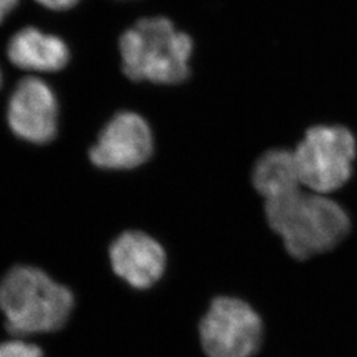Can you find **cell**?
<instances>
[{"instance_id": "1", "label": "cell", "mask_w": 357, "mask_h": 357, "mask_svg": "<svg viewBox=\"0 0 357 357\" xmlns=\"http://www.w3.org/2000/svg\"><path fill=\"white\" fill-rule=\"evenodd\" d=\"M265 217L286 252L298 261L335 249L351 230L342 205L326 195L302 190L265 202Z\"/></svg>"}, {"instance_id": "5", "label": "cell", "mask_w": 357, "mask_h": 357, "mask_svg": "<svg viewBox=\"0 0 357 357\" xmlns=\"http://www.w3.org/2000/svg\"><path fill=\"white\" fill-rule=\"evenodd\" d=\"M199 332L208 357H252L259 349L264 326L255 308L243 299L217 296Z\"/></svg>"}, {"instance_id": "12", "label": "cell", "mask_w": 357, "mask_h": 357, "mask_svg": "<svg viewBox=\"0 0 357 357\" xmlns=\"http://www.w3.org/2000/svg\"><path fill=\"white\" fill-rule=\"evenodd\" d=\"M36 1L45 8L54 10V11H64L75 7L79 0H36Z\"/></svg>"}, {"instance_id": "2", "label": "cell", "mask_w": 357, "mask_h": 357, "mask_svg": "<svg viewBox=\"0 0 357 357\" xmlns=\"http://www.w3.org/2000/svg\"><path fill=\"white\" fill-rule=\"evenodd\" d=\"M73 308L69 287L41 268L17 265L0 280V311L13 336L59 331Z\"/></svg>"}, {"instance_id": "7", "label": "cell", "mask_w": 357, "mask_h": 357, "mask_svg": "<svg viewBox=\"0 0 357 357\" xmlns=\"http://www.w3.org/2000/svg\"><path fill=\"white\" fill-rule=\"evenodd\" d=\"M59 101L38 77L23 78L8 100L7 123L13 135L32 144H47L59 131Z\"/></svg>"}, {"instance_id": "11", "label": "cell", "mask_w": 357, "mask_h": 357, "mask_svg": "<svg viewBox=\"0 0 357 357\" xmlns=\"http://www.w3.org/2000/svg\"><path fill=\"white\" fill-rule=\"evenodd\" d=\"M0 357H44V354L38 345L13 339L0 343Z\"/></svg>"}, {"instance_id": "10", "label": "cell", "mask_w": 357, "mask_h": 357, "mask_svg": "<svg viewBox=\"0 0 357 357\" xmlns=\"http://www.w3.org/2000/svg\"><path fill=\"white\" fill-rule=\"evenodd\" d=\"M252 184L265 202L302 190L293 151L273 149L262 153L253 167Z\"/></svg>"}, {"instance_id": "13", "label": "cell", "mask_w": 357, "mask_h": 357, "mask_svg": "<svg viewBox=\"0 0 357 357\" xmlns=\"http://www.w3.org/2000/svg\"><path fill=\"white\" fill-rule=\"evenodd\" d=\"M17 3L19 0H0V24L10 13H13Z\"/></svg>"}, {"instance_id": "14", "label": "cell", "mask_w": 357, "mask_h": 357, "mask_svg": "<svg viewBox=\"0 0 357 357\" xmlns=\"http://www.w3.org/2000/svg\"><path fill=\"white\" fill-rule=\"evenodd\" d=\"M1 81H3V76H1V70H0V86H1Z\"/></svg>"}, {"instance_id": "3", "label": "cell", "mask_w": 357, "mask_h": 357, "mask_svg": "<svg viewBox=\"0 0 357 357\" xmlns=\"http://www.w3.org/2000/svg\"><path fill=\"white\" fill-rule=\"evenodd\" d=\"M123 73L132 81L178 85L191 72L192 38L162 16L142 19L119 40Z\"/></svg>"}, {"instance_id": "8", "label": "cell", "mask_w": 357, "mask_h": 357, "mask_svg": "<svg viewBox=\"0 0 357 357\" xmlns=\"http://www.w3.org/2000/svg\"><path fill=\"white\" fill-rule=\"evenodd\" d=\"M109 259L115 275L137 290L151 289L165 274V248L142 230L121 233L109 249Z\"/></svg>"}, {"instance_id": "4", "label": "cell", "mask_w": 357, "mask_h": 357, "mask_svg": "<svg viewBox=\"0 0 357 357\" xmlns=\"http://www.w3.org/2000/svg\"><path fill=\"white\" fill-rule=\"evenodd\" d=\"M293 153L302 187L328 195L352 176L356 139L344 126L318 125L307 130Z\"/></svg>"}, {"instance_id": "6", "label": "cell", "mask_w": 357, "mask_h": 357, "mask_svg": "<svg viewBox=\"0 0 357 357\" xmlns=\"http://www.w3.org/2000/svg\"><path fill=\"white\" fill-rule=\"evenodd\" d=\"M153 153V130L134 112H119L105 125L89 151L90 162L106 171L143 166Z\"/></svg>"}, {"instance_id": "9", "label": "cell", "mask_w": 357, "mask_h": 357, "mask_svg": "<svg viewBox=\"0 0 357 357\" xmlns=\"http://www.w3.org/2000/svg\"><path fill=\"white\" fill-rule=\"evenodd\" d=\"M7 56L15 66L23 70L52 73L64 69L70 52L63 38L26 26L10 40Z\"/></svg>"}]
</instances>
